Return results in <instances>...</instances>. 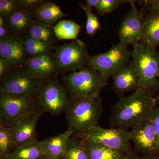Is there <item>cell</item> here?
Listing matches in <instances>:
<instances>
[{
    "label": "cell",
    "mask_w": 159,
    "mask_h": 159,
    "mask_svg": "<svg viewBox=\"0 0 159 159\" xmlns=\"http://www.w3.org/2000/svg\"><path fill=\"white\" fill-rule=\"evenodd\" d=\"M157 104L156 98L142 89L122 97L114 106L112 119L118 128H133L150 118Z\"/></svg>",
    "instance_id": "obj_1"
},
{
    "label": "cell",
    "mask_w": 159,
    "mask_h": 159,
    "mask_svg": "<svg viewBox=\"0 0 159 159\" xmlns=\"http://www.w3.org/2000/svg\"><path fill=\"white\" fill-rule=\"evenodd\" d=\"M68 131L73 135L98 125L102 112L99 95L95 97L70 98L65 110Z\"/></svg>",
    "instance_id": "obj_2"
},
{
    "label": "cell",
    "mask_w": 159,
    "mask_h": 159,
    "mask_svg": "<svg viewBox=\"0 0 159 159\" xmlns=\"http://www.w3.org/2000/svg\"><path fill=\"white\" fill-rule=\"evenodd\" d=\"M133 46L131 64L138 74L139 88L152 95L159 91V53L142 43Z\"/></svg>",
    "instance_id": "obj_3"
},
{
    "label": "cell",
    "mask_w": 159,
    "mask_h": 159,
    "mask_svg": "<svg viewBox=\"0 0 159 159\" xmlns=\"http://www.w3.org/2000/svg\"><path fill=\"white\" fill-rule=\"evenodd\" d=\"M131 53L128 45L119 43L114 44L104 53L89 57L87 63L92 70L100 74L105 85L107 80L129 62Z\"/></svg>",
    "instance_id": "obj_4"
},
{
    "label": "cell",
    "mask_w": 159,
    "mask_h": 159,
    "mask_svg": "<svg viewBox=\"0 0 159 159\" xmlns=\"http://www.w3.org/2000/svg\"><path fill=\"white\" fill-rule=\"evenodd\" d=\"M63 80L67 92L73 98L98 96L106 86L100 74L88 68L72 72Z\"/></svg>",
    "instance_id": "obj_5"
},
{
    "label": "cell",
    "mask_w": 159,
    "mask_h": 159,
    "mask_svg": "<svg viewBox=\"0 0 159 159\" xmlns=\"http://www.w3.org/2000/svg\"><path fill=\"white\" fill-rule=\"evenodd\" d=\"M73 135L83 141H91L124 152L129 150L130 132L125 129H105L97 125Z\"/></svg>",
    "instance_id": "obj_6"
},
{
    "label": "cell",
    "mask_w": 159,
    "mask_h": 159,
    "mask_svg": "<svg viewBox=\"0 0 159 159\" xmlns=\"http://www.w3.org/2000/svg\"><path fill=\"white\" fill-rule=\"evenodd\" d=\"M67 92L56 79L42 83L38 93L37 100L43 110L58 115L66 107L69 101Z\"/></svg>",
    "instance_id": "obj_7"
},
{
    "label": "cell",
    "mask_w": 159,
    "mask_h": 159,
    "mask_svg": "<svg viewBox=\"0 0 159 159\" xmlns=\"http://www.w3.org/2000/svg\"><path fill=\"white\" fill-rule=\"evenodd\" d=\"M84 43L78 39L57 47L56 65L63 71H76L84 68L89 58Z\"/></svg>",
    "instance_id": "obj_8"
},
{
    "label": "cell",
    "mask_w": 159,
    "mask_h": 159,
    "mask_svg": "<svg viewBox=\"0 0 159 159\" xmlns=\"http://www.w3.org/2000/svg\"><path fill=\"white\" fill-rule=\"evenodd\" d=\"M33 97H18L4 93L0 96V123L8 125L24 114L40 109Z\"/></svg>",
    "instance_id": "obj_9"
},
{
    "label": "cell",
    "mask_w": 159,
    "mask_h": 159,
    "mask_svg": "<svg viewBox=\"0 0 159 159\" xmlns=\"http://www.w3.org/2000/svg\"><path fill=\"white\" fill-rule=\"evenodd\" d=\"M41 80L28 70L11 74L2 82L1 93L18 97H33L41 85Z\"/></svg>",
    "instance_id": "obj_10"
},
{
    "label": "cell",
    "mask_w": 159,
    "mask_h": 159,
    "mask_svg": "<svg viewBox=\"0 0 159 159\" xmlns=\"http://www.w3.org/2000/svg\"><path fill=\"white\" fill-rule=\"evenodd\" d=\"M44 111L40 108L18 117L7 126L16 148L35 138L36 125Z\"/></svg>",
    "instance_id": "obj_11"
},
{
    "label": "cell",
    "mask_w": 159,
    "mask_h": 159,
    "mask_svg": "<svg viewBox=\"0 0 159 159\" xmlns=\"http://www.w3.org/2000/svg\"><path fill=\"white\" fill-rule=\"evenodd\" d=\"M130 141L136 149L145 155L157 156L159 154V144L153 124L148 119L132 129Z\"/></svg>",
    "instance_id": "obj_12"
},
{
    "label": "cell",
    "mask_w": 159,
    "mask_h": 159,
    "mask_svg": "<svg viewBox=\"0 0 159 159\" xmlns=\"http://www.w3.org/2000/svg\"><path fill=\"white\" fill-rule=\"evenodd\" d=\"M134 2L129 1L131 9L122 19L119 31L120 43L128 46L139 43L144 21L143 9H137Z\"/></svg>",
    "instance_id": "obj_13"
},
{
    "label": "cell",
    "mask_w": 159,
    "mask_h": 159,
    "mask_svg": "<svg viewBox=\"0 0 159 159\" xmlns=\"http://www.w3.org/2000/svg\"><path fill=\"white\" fill-rule=\"evenodd\" d=\"M24 43L20 39L8 35L0 39V55L9 64L23 62L26 54Z\"/></svg>",
    "instance_id": "obj_14"
},
{
    "label": "cell",
    "mask_w": 159,
    "mask_h": 159,
    "mask_svg": "<svg viewBox=\"0 0 159 159\" xmlns=\"http://www.w3.org/2000/svg\"><path fill=\"white\" fill-rule=\"evenodd\" d=\"M112 78L113 88L118 93L135 91L140 89L138 74L131 64L119 69Z\"/></svg>",
    "instance_id": "obj_15"
},
{
    "label": "cell",
    "mask_w": 159,
    "mask_h": 159,
    "mask_svg": "<svg viewBox=\"0 0 159 159\" xmlns=\"http://www.w3.org/2000/svg\"><path fill=\"white\" fill-rule=\"evenodd\" d=\"M68 130L40 142L44 156L62 159L65 156L71 137Z\"/></svg>",
    "instance_id": "obj_16"
},
{
    "label": "cell",
    "mask_w": 159,
    "mask_h": 159,
    "mask_svg": "<svg viewBox=\"0 0 159 159\" xmlns=\"http://www.w3.org/2000/svg\"><path fill=\"white\" fill-rule=\"evenodd\" d=\"M140 41L155 49L159 45V11L152 10L144 18Z\"/></svg>",
    "instance_id": "obj_17"
},
{
    "label": "cell",
    "mask_w": 159,
    "mask_h": 159,
    "mask_svg": "<svg viewBox=\"0 0 159 159\" xmlns=\"http://www.w3.org/2000/svg\"><path fill=\"white\" fill-rule=\"evenodd\" d=\"M26 65L27 70L40 80L49 79L56 66V63L47 54L30 57Z\"/></svg>",
    "instance_id": "obj_18"
},
{
    "label": "cell",
    "mask_w": 159,
    "mask_h": 159,
    "mask_svg": "<svg viewBox=\"0 0 159 159\" xmlns=\"http://www.w3.org/2000/svg\"><path fill=\"white\" fill-rule=\"evenodd\" d=\"M83 142L89 159H122L126 152L91 141Z\"/></svg>",
    "instance_id": "obj_19"
},
{
    "label": "cell",
    "mask_w": 159,
    "mask_h": 159,
    "mask_svg": "<svg viewBox=\"0 0 159 159\" xmlns=\"http://www.w3.org/2000/svg\"><path fill=\"white\" fill-rule=\"evenodd\" d=\"M11 154L16 159H40L44 156L41 142L36 138L16 147Z\"/></svg>",
    "instance_id": "obj_20"
},
{
    "label": "cell",
    "mask_w": 159,
    "mask_h": 159,
    "mask_svg": "<svg viewBox=\"0 0 159 159\" xmlns=\"http://www.w3.org/2000/svg\"><path fill=\"white\" fill-rule=\"evenodd\" d=\"M34 14L39 20L47 25L54 24L66 16L59 6L53 2L42 4L35 10Z\"/></svg>",
    "instance_id": "obj_21"
},
{
    "label": "cell",
    "mask_w": 159,
    "mask_h": 159,
    "mask_svg": "<svg viewBox=\"0 0 159 159\" xmlns=\"http://www.w3.org/2000/svg\"><path fill=\"white\" fill-rule=\"evenodd\" d=\"M32 22L30 14L25 9H18L7 17L8 27L15 33L29 29Z\"/></svg>",
    "instance_id": "obj_22"
},
{
    "label": "cell",
    "mask_w": 159,
    "mask_h": 159,
    "mask_svg": "<svg viewBox=\"0 0 159 159\" xmlns=\"http://www.w3.org/2000/svg\"><path fill=\"white\" fill-rule=\"evenodd\" d=\"M29 37L48 45L54 42L55 34L54 29L50 26L39 22H32L29 28Z\"/></svg>",
    "instance_id": "obj_23"
},
{
    "label": "cell",
    "mask_w": 159,
    "mask_h": 159,
    "mask_svg": "<svg viewBox=\"0 0 159 159\" xmlns=\"http://www.w3.org/2000/svg\"><path fill=\"white\" fill-rule=\"evenodd\" d=\"M55 36L59 39H77L80 26L75 22L69 20H60L53 28Z\"/></svg>",
    "instance_id": "obj_24"
},
{
    "label": "cell",
    "mask_w": 159,
    "mask_h": 159,
    "mask_svg": "<svg viewBox=\"0 0 159 159\" xmlns=\"http://www.w3.org/2000/svg\"><path fill=\"white\" fill-rule=\"evenodd\" d=\"M62 159H89L86 149L82 140L72 135L67 151Z\"/></svg>",
    "instance_id": "obj_25"
},
{
    "label": "cell",
    "mask_w": 159,
    "mask_h": 159,
    "mask_svg": "<svg viewBox=\"0 0 159 159\" xmlns=\"http://www.w3.org/2000/svg\"><path fill=\"white\" fill-rule=\"evenodd\" d=\"M15 148L8 128L0 123V158L11 153Z\"/></svg>",
    "instance_id": "obj_26"
},
{
    "label": "cell",
    "mask_w": 159,
    "mask_h": 159,
    "mask_svg": "<svg viewBox=\"0 0 159 159\" xmlns=\"http://www.w3.org/2000/svg\"><path fill=\"white\" fill-rule=\"evenodd\" d=\"M24 43L26 53L32 57L47 54L51 47L42 42L29 37L26 39Z\"/></svg>",
    "instance_id": "obj_27"
},
{
    "label": "cell",
    "mask_w": 159,
    "mask_h": 159,
    "mask_svg": "<svg viewBox=\"0 0 159 159\" xmlns=\"http://www.w3.org/2000/svg\"><path fill=\"white\" fill-rule=\"evenodd\" d=\"M79 5L85 11L87 16V22L86 25V31L90 36L96 34L99 29H101V25L99 19L96 15L93 14L91 8L86 7L81 3H79Z\"/></svg>",
    "instance_id": "obj_28"
},
{
    "label": "cell",
    "mask_w": 159,
    "mask_h": 159,
    "mask_svg": "<svg viewBox=\"0 0 159 159\" xmlns=\"http://www.w3.org/2000/svg\"><path fill=\"white\" fill-rule=\"evenodd\" d=\"M126 2L128 1L123 0H99V4L95 9L97 10L98 14L103 16L113 12Z\"/></svg>",
    "instance_id": "obj_29"
},
{
    "label": "cell",
    "mask_w": 159,
    "mask_h": 159,
    "mask_svg": "<svg viewBox=\"0 0 159 159\" xmlns=\"http://www.w3.org/2000/svg\"><path fill=\"white\" fill-rule=\"evenodd\" d=\"M19 1L14 0H1L0 13L1 16L7 18L16 9H19Z\"/></svg>",
    "instance_id": "obj_30"
},
{
    "label": "cell",
    "mask_w": 159,
    "mask_h": 159,
    "mask_svg": "<svg viewBox=\"0 0 159 159\" xmlns=\"http://www.w3.org/2000/svg\"><path fill=\"white\" fill-rule=\"evenodd\" d=\"M149 119L152 122L156 132L158 140L159 149V105L158 107H156L152 111V114L151 115Z\"/></svg>",
    "instance_id": "obj_31"
},
{
    "label": "cell",
    "mask_w": 159,
    "mask_h": 159,
    "mask_svg": "<svg viewBox=\"0 0 159 159\" xmlns=\"http://www.w3.org/2000/svg\"><path fill=\"white\" fill-rule=\"evenodd\" d=\"M9 64L5 59L0 57V78L3 81L6 78L5 76L7 74Z\"/></svg>",
    "instance_id": "obj_32"
},
{
    "label": "cell",
    "mask_w": 159,
    "mask_h": 159,
    "mask_svg": "<svg viewBox=\"0 0 159 159\" xmlns=\"http://www.w3.org/2000/svg\"><path fill=\"white\" fill-rule=\"evenodd\" d=\"M43 1L39 0H21L19 1L20 5L28 9L34 8L35 6L43 3Z\"/></svg>",
    "instance_id": "obj_33"
},
{
    "label": "cell",
    "mask_w": 159,
    "mask_h": 159,
    "mask_svg": "<svg viewBox=\"0 0 159 159\" xmlns=\"http://www.w3.org/2000/svg\"><path fill=\"white\" fill-rule=\"evenodd\" d=\"M144 2L145 6H148L151 11L155 10L159 12V0H147Z\"/></svg>",
    "instance_id": "obj_34"
},
{
    "label": "cell",
    "mask_w": 159,
    "mask_h": 159,
    "mask_svg": "<svg viewBox=\"0 0 159 159\" xmlns=\"http://www.w3.org/2000/svg\"><path fill=\"white\" fill-rule=\"evenodd\" d=\"M99 2V0H87L84 6L88 8H91L93 7L96 8Z\"/></svg>",
    "instance_id": "obj_35"
},
{
    "label": "cell",
    "mask_w": 159,
    "mask_h": 159,
    "mask_svg": "<svg viewBox=\"0 0 159 159\" xmlns=\"http://www.w3.org/2000/svg\"><path fill=\"white\" fill-rule=\"evenodd\" d=\"M8 30L5 26H0V39L7 36Z\"/></svg>",
    "instance_id": "obj_36"
},
{
    "label": "cell",
    "mask_w": 159,
    "mask_h": 159,
    "mask_svg": "<svg viewBox=\"0 0 159 159\" xmlns=\"http://www.w3.org/2000/svg\"><path fill=\"white\" fill-rule=\"evenodd\" d=\"M134 158L132 153L129 150L125 153V156L122 159H133Z\"/></svg>",
    "instance_id": "obj_37"
},
{
    "label": "cell",
    "mask_w": 159,
    "mask_h": 159,
    "mask_svg": "<svg viewBox=\"0 0 159 159\" xmlns=\"http://www.w3.org/2000/svg\"><path fill=\"white\" fill-rule=\"evenodd\" d=\"M157 156H151L145 155V156L134 158L133 159H156Z\"/></svg>",
    "instance_id": "obj_38"
},
{
    "label": "cell",
    "mask_w": 159,
    "mask_h": 159,
    "mask_svg": "<svg viewBox=\"0 0 159 159\" xmlns=\"http://www.w3.org/2000/svg\"><path fill=\"white\" fill-rule=\"evenodd\" d=\"M1 159H16V158H15L11 154V153L10 154L6 156L3 157L1 158Z\"/></svg>",
    "instance_id": "obj_39"
},
{
    "label": "cell",
    "mask_w": 159,
    "mask_h": 159,
    "mask_svg": "<svg viewBox=\"0 0 159 159\" xmlns=\"http://www.w3.org/2000/svg\"><path fill=\"white\" fill-rule=\"evenodd\" d=\"M5 22L3 16H0V26H5Z\"/></svg>",
    "instance_id": "obj_40"
},
{
    "label": "cell",
    "mask_w": 159,
    "mask_h": 159,
    "mask_svg": "<svg viewBox=\"0 0 159 159\" xmlns=\"http://www.w3.org/2000/svg\"><path fill=\"white\" fill-rule=\"evenodd\" d=\"M40 159H59L57 158L53 157L50 156H44L42 158Z\"/></svg>",
    "instance_id": "obj_41"
},
{
    "label": "cell",
    "mask_w": 159,
    "mask_h": 159,
    "mask_svg": "<svg viewBox=\"0 0 159 159\" xmlns=\"http://www.w3.org/2000/svg\"><path fill=\"white\" fill-rule=\"evenodd\" d=\"M156 99L157 104H159V91L156 97H155Z\"/></svg>",
    "instance_id": "obj_42"
},
{
    "label": "cell",
    "mask_w": 159,
    "mask_h": 159,
    "mask_svg": "<svg viewBox=\"0 0 159 159\" xmlns=\"http://www.w3.org/2000/svg\"><path fill=\"white\" fill-rule=\"evenodd\" d=\"M156 159H159V155H158L156 157Z\"/></svg>",
    "instance_id": "obj_43"
},
{
    "label": "cell",
    "mask_w": 159,
    "mask_h": 159,
    "mask_svg": "<svg viewBox=\"0 0 159 159\" xmlns=\"http://www.w3.org/2000/svg\"><path fill=\"white\" fill-rule=\"evenodd\" d=\"M157 76L158 77H159V70L158 71V73Z\"/></svg>",
    "instance_id": "obj_44"
}]
</instances>
